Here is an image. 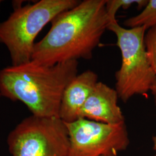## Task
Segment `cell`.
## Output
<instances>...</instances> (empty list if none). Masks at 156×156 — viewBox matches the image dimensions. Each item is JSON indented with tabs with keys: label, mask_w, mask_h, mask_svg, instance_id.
I'll return each mask as SVG.
<instances>
[{
	"label": "cell",
	"mask_w": 156,
	"mask_h": 156,
	"mask_svg": "<svg viewBox=\"0 0 156 156\" xmlns=\"http://www.w3.org/2000/svg\"><path fill=\"white\" fill-rule=\"evenodd\" d=\"M78 61L51 66L30 62L0 70V94L23 102L39 117H59L62 95L78 75Z\"/></svg>",
	"instance_id": "7a4b0ae2"
},
{
	"label": "cell",
	"mask_w": 156,
	"mask_h": 156,
	"mask_svg": "<svg viewBox=\"0 0 156 156\" xmlns=\"http://www.w3.org/2000/svg\"><path fill=\"white\" fill-rule=\"evenodd\" d=\"M151 91L153 94L156 96V82L154 84L153 86V87H151Z\"/></svg>",
	"instance_id": "7c38bea8"
},
{
	"label": "cell",
	"mask_w": 156,
	"mask_h": 156,
	"mask_svg": "<svg viewBox=\"0 0 156 156\" xmlns=\"http://www.w3.org/2000/svg\"><path fill=\"white\" fill-rule=\"evenodd\" d=\"M2 1H1V0H0V8H1V4H2Z\"/></svg>",
	"instance_id": "5bb4252c"
},
{
	"label": "cell",
	"mask_w": 156,
	"mask_h": 156,
	"mask_svg": "<svg viewBox=\"0 0 156 156\" xmlns=\"http://www.w3.org/2000/svg\"><path fill=\"white\" fill-rule=\"evenodd\" d=\"M65 124L69 140V156H117L129 144L125 122L109 124L80 118Z\"/></svg>",
	"instance_id": "8992f818"
},
{
	"label": "cell",
	"mask_w": 156,
	"mask_h": 156,
	"mask_svg": "<svg viewBox=\"0 0 156 156\" xmlns=\"http://www.w3.org/2000/svg\"><path fill=\"white\" fill-rule=\"evenodd\" d=\"M78 0H41L14 9L0 22V44L9 53L12 66L30 62L35 39L45 26L63 12L76 6Z\"/></svg>",
	"instance_id": "3957f363"
},
{
	"label": "cell",
	"mask_w": 156,
	"mask_h": 156,
	"mask_svg": "<svg viewBox=\"0 0 156 156\" xmlns=\"http://www.w3.org/2000/svg\"><path fill=\"white\" fill-rule=\"evenodd\" d=\"M154 101H155V104L156 106V96H155V99H154ZM153 141H154V150H155V154L153 156H156V136H154L153 138Z\"/></svg>",
	"instance_id": "4fadbf2b"
},
{
	"label": "cell",
	"mask_w": 156,
	"mask_h": 156,
	"mask_svg": "<svg viewBox=\"0 0 156 156\" xmlns=\"http://www.w3.org/2000/svg\"><path fill=\"white\" fill-rule=\"evenodd\" d=\"M106 0H84L59 14L45 37L35 43L31 60L46 66L89 60L109 24Z\"/></svg>",
	"instance_id": "6da1fadb"
},
{
	"label": "cell",
	"mask_w": 156,
	"mask_h": 156,
	"mask_svg": "<svg viewBox=\"0 0 156 156\" xmlns=\"http://www.w3.org/2000/svg\"><path fill=\"white\" fill-rule=\"evenodd\" d=\"M108 30L115 35L122 56L121 66L115 74L119 97L126 102L134 95L146 94L156 82L145 48L147 29L125 28L116 21L110 23Z\"/></svg>",
	"instance_id": "277c9868"
},
{
	"label": "cell",
	"mask_w": 156,
	"mask_h": 156,
	"mask_svg": "<svg viewBox=\"0 0 156 156\" xmlns=\"http://www.w3.org/2000/svg\"><path fill=\"white\" fill-rule=\"evenodd\" d=\"M119 98L116 89L98 82L79 112V119L109 124L125 122Z\"/></svg>",
	"instance_id": "52a82bcc"
},
{
	"label": "cell",
	"mask_w": 156,
	"mask_h": 156,
	"mask_svg": "<svg viewBox=\"0 0 156 156\" xmlns=\"http://www.w3.org/2000/svg\"><path fill=\"white\" fill-rule=\"evenodd\" d=\"M144 42L149 60L156 74V25L146 31Z\"/></svg>",
	"instance_id": "8fae6325"
},
{
	"label": "cell",
	"mask_w": 156,
	"mask_h": 156,
	"mask_svg": "<svg viewBox=\"0 0 156 156\" xmlns=\"http://www.w3.org/2000/svg\"><path fill=\"white\" fill-rule=\"evenodd\" d=\"M147 2L148 1L146 0H106L105 8L109 24L117 21L116 13L120 8L126 9L134 4H136L138 8L142 9L145 8Z\"/></svg>",
	"instance_id": "30bf717a"
},
{
	"label": "cell",
	"mask_w": 156,
	"mask_h": 156,
	"mask_svg": "<svg viewBox=\"0 0 156 156\" xmlns=\"http://www.w3.org/2000/svg\"><path fill=\"white\" fill-rule=\"evenodd\" d=\"M124 24L130 28L144 27L148 29L156 25V0H149L140 14L125 20Z\"/></svg>",
	"instance_id": "9c48e42d"
},
{
	"label": "cell",
	"mask_w": 156,
	"mask_h": 156,
	"mask_svg": "<svg viewBox=\"0 0 156 156\" xmlns=\"http://www.w3.org/2000/svg\"><path fill=\"white\" fill-rule=\"evenodd\" d=\"M96 73L87 70L77 75L67 86L62 97L59 118L64 123L79 119V114L90 95L99 82Z\"/></svg>",
	"instance_id": "ba28073f"
},
{
	"label": "cell",
	"mask_w": 156,
	"mask_h": 156,
	"mask_svg": "<svg viewBox=\"0 0 156 156\" xmlns=\"http://www.w3.org/2000/svg\"><path fill=\"white\" fill-rule=\"evenodd\" d=\"M12 156H69L67 126L59 117L31 115L23 119L8 135Z\"/></svg>",
	"instance_id": "5b68a950"
}]
</instances>
